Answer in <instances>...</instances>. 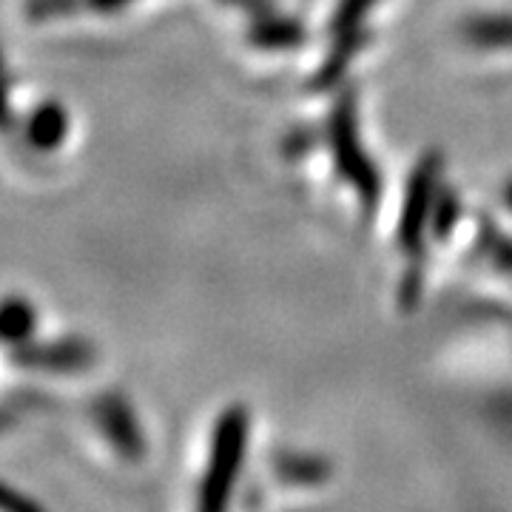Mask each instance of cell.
Segmentation results:
<instances>
[{
  "instance_id": "obj_1",
  "label": "cell",
  "mask_w": 512,
  "mask_h": 512,
  "mask_svg": "<svg viewBox=\"0 0 512 512\" xmlns=\"http://www.w3.org/2000/svg\"><path fill=\"white\" fill-rule=\"evenodd\" d=\"M328 143L339 177L356 191V197L365 208H373V202H379V194H382V174L362 146L353 94H342L330 111Z\"/></svg>"
},
{
  "instance_id": "obj_2",
  "label": "cell",
  "mask_w": 512,
  "mask_h": 512,
  "mask_svg": "<svg viewBox=\"0 0 512 512\" xmlns=\"http://www.w3.org/2000/svg\"><path fill=\"white\" fill-rule=\"evenodd\" d=\"M441 191V160L436 154L421 157L416 165L407 191H404L402 220H399V242L407 254H419L424 248V239L433 225V208Z\"/></svg>"
},
{
  "instance_id": "obj_3",
  "label": "cell",
  "mask_w": 512,
  "mask_h": 512,
  "mask_svg": "<svg viewBox=\"0 0 512 512\" xmlns=\"http://www.w3.org/2000/svg\"><path fill=\"white\" fill-rule=\"evenodd\" d=\"M305 37H308V32L299 20L279 15L274 9L251 18L248 40H251V46L262 49V52H293L305 43Z\"/></svg>"
},
{
  "instance_id": "obj_4",
  "label": "cell",
  "mask_w": 512,
  "mask_h": 512,
  "mask_svg": "<svg viewBox=\"0 0 512 512\" xmlns=\"http://www.w3.org/2000/svg\"><path fill=\"white\" fill-rule=\"evenodd\" d=\"M458 35L481 52H510L512 12H478L458 23Z\"/></svg>"
},
{
  "instance_id": "obj_5",
  "label": "cell",
  "mask_w": 512,
  "mask_h": 512,
  "mask_svg": "<svg viewBox=\"0 0 512 512\" xmlns=\"http://www.w3.org/2000/svg\"><path fill=\"white\" fill-rule=\"evenodd\" d=\"M69 134V114L60 103H46L32 111L29 126H26V140L40 151H55L66 143Z\"/></svg>"
},
{
  "instance_id": "obj_6",
  "label": "cell",
  "mask_w": 512,
  "mask_h": 512,
  "mask_svg": "<svg viewBox=\"0 0 512 512\" xmlns=\"http://www.w3.org/2000/svg\"><path fill=\"white\" fill-rule=\"evenodd\" d=\"M367 40H370L367 32H356V35L348 37H333V46H330V52L325 55V60H322L313 86H316V89H330V86H336V83L342 80V74H345V69H348L350 63L362 55Z\"/></svg>"
},
{
  "instance_id": "obj_7",
  "label": "cell",
  "mask_w": 512,
  "mask_h": 512,
  "mask_svg": "<svg viewBox=\"0 0 512 512\" xmlns=\"http://www.w3.org/2000/svg\"><path fill=\"white\" fill-rule=\"evenodd\" d=\"M379 0H339L336 12L330 18V35L348 37L356 32H365L367 15L376 9Z\"/></svg>"
},
{
  "instance_id": "obj_8",
  "label": "cell",
  "mask_w": 512,
  "mask_h": 512,
  "mask_svg": "<svg viewBox=\"0 0 512 512\" xmlns=\"http://www.w3.org/2000/svg\"><path fill=\"white\" fill-rule=\"evenodd\" d=\"M481 248L498 271L512 276V237L501 234L495 225H484L481 228Z\"/></svg>"
},
{
  "instance_id": "obj_9",
  "label": "cell",
  "mask_w": 512,
  "mask_h": 512,
  "mask_svg": "<svg viewBox=\"0 0 512 512\" xmlns=\"http://www.w3.org/2000/svg\"><path fill=\"white\" fill-rule=\"evenodd\" d=\"M458 214H461V208H458L456 194H453L450 188H441L439 200H436V208H433V225H430V234L439 239L450 237V231H453V225H456Z\"/></svg>"
},
{
  "instance_id": "obj_10",
  "label": "cell",
  "mask_w": 512,
  "mask_h": 512,
  "mask_svg": "<svg viewBox=\"0 0 512 512\" xmlns=\"http://www.w3.org/2000/svg\"><path fill=\"white\" fill-rule=\"evenodd\" d=\"M0 512H40V510H37L29 498L18 495L12 487H6V484H0Z\"/></svg>"
},
{
  "instance_id": "obj_11",
  "label": "cell",
  "mask_w": 512,
  "mask_h": 512,
  "mask_svg": "<svg viewBox=\"0 0 512 512\" xmlns=\"http://www.w3.org/2000/svg\"><path fill=\"white\" fill-rule=\"evenodd\" d=\"M97 12H120L123 6H128V3H134V0H89Z\"/></svg>"
},
{
  "instance_id": "obj_12",
  "label": "cell",
  "mask_w": 512,
  "mask_h": 512,
  "mask_svg": "<svg viewBox=\"0 0 512 512\" xmlns=\"http://www.w3.org/2000/svg\"><path fill=\"white\" fill-rule=\"evenodd\" d=\"M504 202H507V208L512 211V177L507 180V185H504Z\"/></svg>"
}]
</instances>
